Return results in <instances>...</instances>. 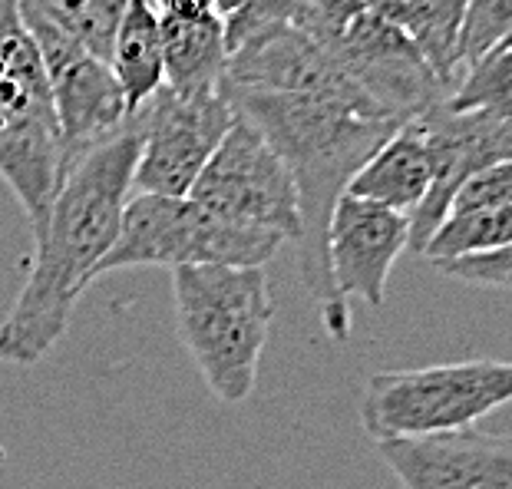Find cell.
Returning a JSON list of instances; mask_svg holds the SVG:
<instances>
[{
    "instance_id": "cell-20",
    "label": "cell",
    "mask_w": 512,
    "mask_h": 489,
    "mask_svg": "<svg viewBox=\"0 0 512 489\" xmlns=\"http://www.w3.org/2000/svg\"><path fill=\"white\" fill-rule=\"evenodd\" d=\"M20 10H30L53 27L73 37L83 50L110 63L116 30L123 24L129 0H17Z\"/></svg>"
},
{
    "instance_id": "cell-19",
    "label": "cell",
    "mask_w": 512,
    "mask_h": 489,
    "mask_svg": "<svg viewBox=\"0 0 512 489\" xmlns=\"http://www.w3.org/2000/svg\"><path fill=\"white\" fill-rule=\"evenodd\" d=\"M506 245H512V205H496V209L450 212L420 255H427L437 268L456 258L499 252Z\"/></svg>"
},
{
    "instance_id": "cell-21",
    "label": "cell",
    "mask_w": 512,
    "mask_h": 489,
    "mask_svg": "<svg viewBox=\"0 0 512 489\" xmlns=\"http://www.w3.org/2000/svg\"><path fill=\"white\" fill-rule=\"evenodd\" d=\"M446 106L456 113L512 119V47H499L466 67L460 83L446 96Z\"/></svg>"
},
{
    "instance_id": "cell-18",
    "label": "cell",
    "mask_w": 512,
    "mask_h": 489,
    "mask_svg": "<svg viewBox=\"0 0 512 489\" xmlns=\"http://www.w3.org/2000/svg\"><path fill=\"white\" fill-rule=\"evenodd\" d=\"M466 7L470 0H400L397 7V27L417 43L423 60L430 63L450 93L463 76L456 50H460Z\"/></svg>"
},
{
    "instance_id": "cell-14",
    "label": "cell",
    "mask_w": 512,
    "mask_h": 489,
    "mask_svg": "<svg viewBox=\"0 0 512 489\" xmlns=\"http://www.w3.org/2000/svg\"><path fill=\"white\" fill-rule=\"evenodd\" d=\"M50 86L63 136V169L86 149L100 146L119 129H126V96L106 60L93 57V53L76 57L67 67L50 73Z\"/></svg>"
},
{
    "instance_id": "cell-17",
    "label": "cell",
    "mask_w": 512,
    "mask_h": 489,
    "mask_svg": "<svg viewBox=\"0 0 512 489\" xmlns=\"http://www.w3.org/2000/svg\"><path fill=\"white\" fill-rule=\"evenodd\" d=\"M110 70L116 83L123 86L129 116L159 93L166 83V57H162V27L159 10L149 0H129L123 24L116 30Z\"/></svg>"
},
{
    "instance_id": "cell-23",
    "label": "cell",
    "mask_w": 512,
    "mask_h": 489,
    "mask_svg": "<svg viewBox=\"0 0 512 489\" xmlns=\"http://www.w3.org/2000/svg\"><path fill=\"white\" fill-rule=\"evenodd\" d=\"M512 34V0H470L460 34V73L483 60L486 53L499 50Z\"/></svg>"
},
{
    "instance_id": "cell-10",
    "label": "cell",
    "mask_w": 512,
    "mask_h": 489,
    "mask_svg": "<svg viewBox=\"0 0 512 489\" xmlns=\"http://www.w3.org/2000/svg\"><path fill=\"white\" fill-rule=\"evenodd\" d=\"M430 143L433 186L423 205L410 215V248L423 252L430 235L450 212L453 195L479 169L512 156V119H496L486 113H456L443 103L413 116Z\"/></svg>"
},
{
    "instance_id": "cell-2",
    "label": "cell",
    "mask_w": 512,
    "mask_h": 489,
    "mask_svg": "<svg viewBox=\"0 0 512 489\" xmlns=\"http://www.w3.org/2000/svg\"><path fill=\"white\" fill-rule=\"evenodd\" d=\"M139 149L143 136L129 116L126 129L63 169L47 222L34 232V268L0 324V361L30 367L63 341L76 301L93 285L123 225Z\"/></svg>"
},
{
    "instance_id": "cell-7",
    "label": "cell",
    "mask_w": 512,
    "mask_h": 489,
    "mask_svg": "<svg viewBox=\"0 0 512 489\" xmlns=\"http://www.w3.org/2000/svg\"><path fill=\"white\" fill-rule=\"evenodd\" d=\"M189 199L222 222L271 232L285 242H298L301 235L298 186L288 162L278 156L265 133L242 116L212 152Z\"/></svg>"
},
{
    "instance_id": "cell-27",
    "label": "cell",
    "mask_w": 512,
    "mask_h": 489,
    "mask_svg": "<svg viewBox=\"0 0 512 489\" xmlns=\"http://www.w3.org/2000/svg\"><path fill=\"white\" fill-rule=\"evenodd\" d=\"M503 47H512V34L506 37V43H503Z\"/></svg>"
},
{
    "instance_id": "cell-25",
    "label": "cell",
    "mask_w": 512,
    "mask_h": 489,
    "mask_svg": "<svg viewBox=\"0 0 512 489\" xmlns=\"http://www.w3.org/2000/svg\"><path fill=\"white\" fill-rule=\"evenodd\" d=\"M437 271H443V275H450V278H460L466 285L496 288L512 295V245L499 248V252H489V255L456 258V262L437 265Z\"/></svg>"
},
{
    "instance_id": "cell-15",
    "label": "cell",
    "mask_w": 512,
    "mask_h": 489,
    "mask_svg": "<svg viewBox=\"0 0 512 489\" xmlns=\"http://www.w3.org/2000/svg\"><path fill=\"white\" fill-rule=\"evenodd\" d=\"M166 86L179 93L219 90L228 76L225 27L215 7L159 10Z\"/></svg>"
},
{
    "instance_id": "cell-13",
    "label": "cell",
    "mask_w": 512,
    "mask_h": 489,
    "mask_svg": "<svg viewBox=\"0 0 512 489\" xmlns=\"http://www.w3.org/2000/svg\"><path fill=\"white\" fill-rule=\"evenodd\" d=\"M228 86L268 93H324L367 96L301 27H278L228 57ZM370 100V96H367Z\"/></svg>"
},
{
    "instance_id": "cell-3",
    "label": "cell",
    "mask_w": 512,
    "mask_h": 489,
    "mask_svg": "<svg viewBox=\"0 0 512 489\" xmlns=\"http://www.w3.org/2000/svg\"><path fill=\"white\" fill-rule=\"evenodd\" d=\"M176 331L222 404L252 397L275 301L265 268L182 265L172 268Z\"/></svg>"
},
{
    "instance_id": "cell-5",
    "label": "cell",
    "mask_w": 512,
    "mask_h": 489,
    "mask_svg": "<svg viewBox=\"0 0 512 489\" xmlns=\"http://www.w3.org/2000/svg\"><path fill=\"white\" fill-rule=\"evenodd\" d=\"M512 404V361L473 357L456 364L377 371L361 397V427L380 440L430 437L476 427Z\"/></svg>"
},
{
    "instance_id": "cell-22",
    "label": "cell",
    "mask_w": 512,
    "mask_h": 489,
    "mask_svg": "<svg viewBox=\"0 0 512 489\" xmlns=\"http://www.w3.org/2000/svg\"><path fill=\"white\" fill-rule=\"evenodd\" d=\"M215 10L222 17L228 57H232V50L245 47V43L294 24L298 0H215Z\"/></svg>"
},
{
    "instance_id": "cell-12",
    "label": "cell",
    "mask_w": 512,
    "mask_h": 489,
    "mask_svg": "<svg viewBox=\"0 0 512 489\" xmlns=\"http://www.w3.org/2000/svg\"><path fill=\"white\" fill-rule=\"evenodd\" d=\"M410 248V215L344 192L328 225V262L334 288L344 301L380 308L387 301V278L397 258Z\"/></svg>"
},
{
    "instance_id": "cell-24",
    "label": "cell",
    "mask_w": 512,
    "mask_h": 489,
    "mask_svg": "<svg viewBox=\"0 0 512 489\" xmlns=\"http://www.w3.org/2000/svg\"><path fill=\"white\" fill-rule=\"evenodd\" d=\"M496 205H512V156L499 159L493 166L479 169L453 195L450 212H470V209H496ZM446 212V215H450Z\"/></svg>"
},
{
    "instance_id": "cell-9",
    "label": "cell",
    "mask_w": 512,
    "mask_h": 489,
    "mask_svg": "<svg viewBox=\"0 0 512 489\" xmlns=\"http://www.w3.org/2000/svg\"><path fill=\"white\" fill-rule=\"evenodd\" d=\"M328 50V57L341 67L380 110L410 123L413 116L427 113L443 103L450 90L440 80L423 53L397 24H390L374 10L364 7L331 30L328 37L314 40Z\"/></svg>"
},
{
    "instance_id": "cell-16",
    "label": "cell",
    "mask_w": 512,
    "mask_h": 489,
    "mask_svg": "<svg viewBox=\"0 0 512 489\" xmlns=\"http://www.w3.org/2000/svg\"><path fill=\"white\" fill-rule=\"evenodd\" d=\"M433 186V156L430 143L423 136L417 119L403 123L394 136L370 156L354 179L347 182V192L357 199L387 205V209L413 215L430 195Z\"/></svg>"
},
{
    "instance_id": "cell-11",
    "label": "cell",
    "mask_w": 512,
    "mask_h": 489,
    "mask_svg": "<svg viewBox=\"0 0 512 489\" xmlns=\"http://www.w3.org/2000/svg\"><path fill=\"white\" fill-rule=\"evenodd\" d=\"M403 489H512V437L476 427L377 443Z\"/></svg>"
},
{
    "instance_id": "cell-6",
    "label": "cell",
    "mask_w": 512,
    "mask_h": 489,
    "mask_svg": "<svg viewBox=\"0 0 512 489\" xmlns=\"http://www.w3.org/2000/svg\"><path fill=\"white\" fill-rule=\"evenodd\" d=\"M285 238L271 232H255L232 222L215 219L189 195H149L139 192L126 202L123 225L113 248L96 268V278L110 271L159 265H235V268H265Z\"/></svg>"
},
{
    "instance_id": "cell-26",
    "label": "cell",
    "mask_w": 512,
    "mask_h": 489,
    "mask_svg": "<svg viewBox=\"0 0 512 489\" xmlns=\"http://www.w3.org/2000/svg\"><path fill=\"white\" fill-rule=\"evenodd\" d=\"M156 10H169V7H215V0H149Z\"/></svg>"
},
{
    "instance_id": "cell-1",
    "label": "cell",
    "mask_w": 512,
    "mask_h": 489,
    "mask_svg": "<svg viewBox=\"0 0 512 489\" xmlns=\"http://www.w3.org/2000/svg\"><path fill=\"white\" fill-rule=\"evenodd\" d=\"M235 113L248 119L288 162L298 186V265L301 285L308 288L324 331L347 341L351 314L341 291L334 288L328 262V225L337 199L347 192L354 172L403 126V119L380 110L367 96L324 93H268L238 90L225 83Z\"/></svg>"
},
{
    "instance_id": "cell-4",
    "label": "cell",
    "mask_w": 512,
    "mask_h": 489,
    "mask_svg": "<svg viewBox=\"0 0 512 489\" xmlns=\"http://www.w3.org/2000/svg\"><path fill=\"white\" fill-rule=\"evenodd\" d=\"M0 179L40 232L63 179V136L50 73L17 0H0Z\"/></svg>"
},
{
    "instance_id": "cell-8",
    "label": "cell",
    "mask_w": 512,
    "mask_h": 489,
    "mask_svg": "<svg viewBox=\"0 0 512 489\" xmlns=\"http://www.w3.org/2000/svg\"><path fill=\"white\" fill-rule=\"evenodd\" d=\"M133 119L143 136L133 189L185 199L225 133L235 126L238 113L225 86L179 93L162 83Z\"/></svg>"
}]
</instances>
